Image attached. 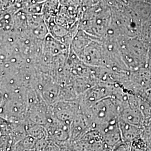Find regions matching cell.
Masks as SVG:
<instances>
[{
    "instance_id": "cell-7",
    "label": "cell",
    "mask_w": 151,
    "mask_h": 151,
    "mask_svg": "<svg viewBox=\"0 0 151 151\" xmlns=\"http://www.w3.org/2000/svg\"><path fill=\"white\" fill-rule=\"evenodd\" d=\"M9 151H18L17 150H16V148L14 147V148H12L11 150H10Z\"/></svg>"
},
{
    "instance_id": "cell-3",
    "label": "cell",
    "mask_w": 151,
    "mask_h": 151,
    "mask_svg": "<svg viewBox=\"0 0 151 151\" xmlns=\"http://www.w3.org/2000/svg\"><path fill=\"white\" fill-rule=\"evenodd\" d=\"M131 151H150L146 140L143 137L136 139L132 142Z\"/></svg>"
},
{
    "instance_id": "cell-8",
    "label": "cell",
    "mask_w": 151,
    "mask_h": 151,
    "mask_svg": "<svg viewBox=\"0 0 151 151\" xmlns=\"http://www.w3.org/2000/svg\"><path fill=\"white\" fill-rule=\"evenodd\" d=\"M96 139V138H95V137H93V138H92V140H93V139ZM90 143H91H91H93V140H92V141H90Z\"/></svg>"
},
{
    "instance_id": "cell-1",
    "label": "cell",
    "mask_w": 151,
    "mask_h": 151,
    "mask_svg": "<svg viewBox=\"0 0 151 151\" xmlns=\"http://www.w3.org/2000/svg\"><path fill=\"white\" fill-rule=\"evenodd\" d=\"M118 121L123 140L132 143L136 139L142 137L144 130L142 127L127 123L121 119Z\"/></svg>"
},
{
    "instance_id": "cell-5",
    "label": "cell",
    "mask_w": 151,
    "mask_h": 151,
    "mask_svg": "<svg viewBox=\"0 0 151 151\" xmlns=\"http://www.w3.org/2000/svg\"><path fill=\"white\" fill-rule=\"evenodd\" d=\"M144 99L151 105V88L146 90Z\"/></svg>"
},
{
    "instance_id": "cell-2",
    "label": "cell",
    "mask_w": 151,
    "mask_h": 151,
    "mask_svg": "<svg viewBox=\"0 0 151 151\" xmlns=\"http://www.w3.org/2000/svg\"><path fill=\"white\" fill-rule=\"evenodd\" d=\"M28 133L36 140L45 139L47 138V130L45 128L40 125L31 127L27 129Z\"/></svg>"
},
{
    "instance_id": "cell-4",
    "label": "cell",
    "mask_w": 151,
    "mask_h": 151,
    "mask_svg": "<svg viewBox=\"0 0 151 151\" xmlns=\"http://www.w3.org/2000/svg\"><path fill=\"white\" fill-rule=\"evenodd\" d=\"M132 143L122 140L119 144L115 146L112 151H131Z\"/></svg>"
},
{
    "instance_id": "cell-6",
    "label": "cell",
    "mask_w": 151,
    "mask_h": 151,
    "mask_svg": "<svg viewBox=\"0 0 151 151\" xmlns=\"http://www.w3.org/2000/svg\"><path fill=\"white\" fill-rule=\"evenodd\" d=\"M143 138H144L145 140H146L147 146H148L150 151H151V135L144 137Z\"/></svg>"
}]
</instances>
